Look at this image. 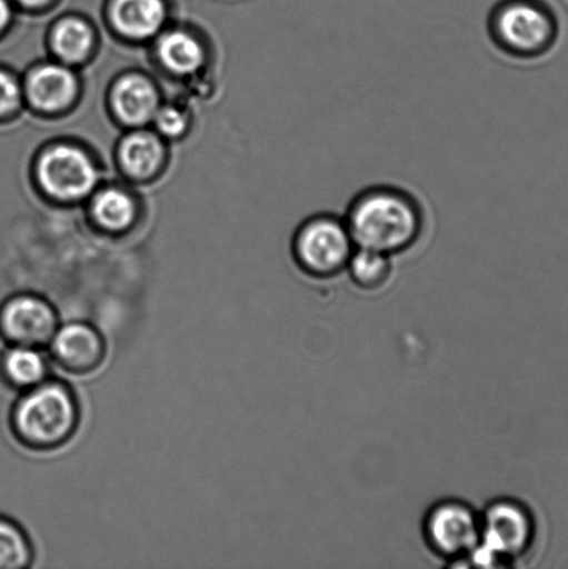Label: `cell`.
<instances>
[{
    "mask_svg": "<svg viewBox=\"0 0 568 569\" xmlns=\"http://www.w3.org/2000/svg\"><path fill=\"white\" fill-rule=\"evenodd\" d=\"M13 20V2L0 0V37L3 36Z\"/></svg>",
    "mask_w": 568,
    "mask_h": 569,
    "instance_id": "obj_22",
    "label": "cell"
},
{
    "mask_svg": "<svg viewBox=\"0 0 568 569\" xmlns=\"http://www.w3.org/2000/svg\"><path fill=\"white\" fill-rule=\"evenodd\" d=\"M153 121L158 130L167 137L181 136L187 128V116L180 109L172 108V106L159 108Z\"/></svg>",
    "mask_w": 568,
    "mask_h": 569,
    "instance_id": "obj_21",
    "label": "cell"
},
{
    "mask_svg": "<svg viewBox=\"0 0 568 569\" xmlns=\"http://www.w3.org/2000/svg\"><path fill=\"white\" fill-rule=\"evenodd\" d=\"M81 423V405L70 383L50 377L20 393L10 411V431L17 443L36 453L69 445Z\"/></svg>",
    "mask_w": 568,
    "mask_h": 569,
    "instance_id": "obj_2",
    "label": "cell"
},
{
    "mask_svg": "<svg viewBox=\"0 0 568 569\" xmlns=\"http://www.w3.org/2000/svg\"><path fill=\"white\" fill-rule=\"evenodd\" d=\"M92 213L106 230L122 231L136 219V203L121 189L108 188L93 199Z\"/></svg>",
    "mask_w": 568,
    "mask_h": 569,
    "instance_id": "obj_19",
    "label": "cell"
},
{
    "mask_svg": "<svg viewBox=\"0 0 568 569\" xmlns=\"http://www.w3.org/2000/svg\"><path fill=\"white\" fill-rule=\"evenodd\" d=\"M158 54L161 63L176 74L191 76L203 64L202 44L191 33L171 31L160 38Z\"/></svg>",
    "mask_w": 568,
    "mask_h": 569,
    "instance_id": "obj_15",
    "label": "cell"
},
{
    "mask_svg": "<svg viewBox=\"0 0 568 569\" xmlns=\"http://www.w3.org/2000/svg\"><path fill=\"white\" fill-rule=\"evenodd\" d=\"M22 89L10 71L0 67V121L10 119L20 109Z\"/></svg>",
    "mask_w": 568,
    "mask_h": 569,
    "instance_id": "obj_20",
    "label": "cell"
},
{
    "mask_svg": "<svg viewBox=\"0 0 568 569\" xmlns=\"http://www.w3.org/2000/svg\"><path fill=\"white\" fill-rule=\"evenodd\" d=\"M114 113L128 126H142L155 119L160 108L159 93L152 82L141 76H127L111 91Z\"/></svg>",
    "mask_w": 568,
    "mask_h": 569,
    "instance_id": "obj_12",
    "label": "cell"
},
{
    "mask_svg": "<svg viewBox=\"0 0 568 569\" xmlns=\"http://www.w3.org/2000/svg\"><path fill=\"white\" fill-rule=\"evenodd\" d=\"M480 516V545L467 557V562L476 567L511 566L531 549L537 532L536 520L520 500L495 499Z\"/></svg>",
    "mask_w": 568,
    "mask_h": 569,
    "instance_id": "obj_3",
    "label": "cell"
},
{
    "mask_svg": "<svg viewBox=\"0 0 568 569\" xmlns=\"http://www.w3.org/2000/svg\"><path fill=\"white\" fill-rule=\"evenodd\" d=\"M42 188L59 200L86 198L99 181L97 166L80 148L58 144L47 150L38 163Z\"/></svg>",
    "mask_w": 568,
    "mask_h": 569,
    "instance_id": "obj_8",
    "label": "cell"
},
{
    "mask_svg": "<svg viewBox=\"0 0 568 569\" xmlns=\"http://www.w3.org/2000/svg\"><path fill=\"white\" fill-rule=\"evenodd\" d=\"M26 97L33 108L54 113L67 108L77 94V78L67 67L44 64L30 72Z\"/></svg>",
    "mask_w": 568,
    "mask_h": 569,
    "instance_id": "obj_10",
    "label": "cell"
},
{
    "mask_svg": "<svg viewBox=\"0 0 568 569\" xmlns=\"http://www.w3.org/2000/svg\"><path fill=\"white\" fill-rule=\"evenodd\" d=\"M350 280L365 290L380 289L392 274V256L356 247L347 264Z\"/></svg>",
    "mask_w": 568,
    "mask_h": 569,
    "instance_id": "obj_16",
    "label": "cell"
},
{
    "mask_svg": "<svg viewBox=\"0 0 568 569\" xmlns=\"http://www.w3.org/2000/svg\"><path fill=\"white\" fill-rule=\"evenodd\" d=\"M50 378V357L43 349L9 345L0 355V379L22 393Z\"/></svg>",
    "mask_w": 568,
    "mask_h": 569,
    "instance_id": "obj_11",
    "label": "cell"
},
{
    "mask_svg": "<svg viewBox=\"0 0 568 569\" xmlns=\"http://www.w3.org/2000/svg\"><path fill=\"white\" fill-rule=\"evenodd\" d=\"M356 248L343 217L310 216L295 231L292 254L299 269L310 277L331 278L347 269Z\"/></svg>",
    "mask_w": 568,
    "mask_h": 569,
    "instance_id": "obj_5",
    "label": "cell"
},
{
    "mask_svg": "<svg viewBox=\"0 0 568 569\" xmlns=\"http://www.w3.org/2000/svg\"><path fill=\"white\" fill-rule=\"evenodd\" d=\"M122 169L133 178L152 176L163 160V147L150 132H133L122 139L119 148Z\"/></svg>",
    "mask_w": 568,
    "mask_h": 569,
    "instance_id": "obj_14",
    "label": "cell"
},
{
    "mask_svg": "<svg viewBox=\"0 0 568 569\" xmlns=\"http://www.w3.org/2000/svg\"><path fill=\"white\" fill-rule=\"evenodd\" d=\"M422 537L432 553L458 565L480 545V512L464 500L437 501L422 520Z\"/></svg>",
    "mask_w": 568,
    "mask_h": 569,
    "instance_id": "obj_6",
    "label": "cell"
},
{
    "mask_svg": "<svg viewBox=\"0 0 568 569\" xmlns=\"http://www.w3.org/2000/svg\"><path fill=\"white\" fill-rule=\"evenodd\" d=\"M60 326L49 300L33 293H17L0 305V337L8 345L48 348Z\"/></svg>",
    "mask_w": 568,
    "mask_h": 569,
    "instance_id": "obj_7",
    "label": "cell"
},
{
    "mask_svg": "<svg viewBox=\"0 0 568 569\" xmlns=\"http://www.w3.org/2000/svg\"><path fill=\"white\" fill-rule=\"evenodd\" d=\"M343 219L356 247L392 258L413 248L426 226L419 199L393 186H372L355 194Z\"/></svg>",
    "mask_w": 568,
    "mask_h": 569,
    "instance_id": "obj_1",
    "label": "cell"
},
{
    "mask_svg": "<svg viewBox=\"0 0 568 569\" xmlns=\"http://www.w3.org/2000/svg\"><path fill=\"white\" fill-rule=\"evenodd\" d=\"M109 14L122 36L147 39L163 27L167 4L166 0H110Z\"/></svg>",
    "mask_w": 568,
    "mask_h": 569,
    "instance_id": "obj_13",
    "label": "cell"
},
{
    "mask_svg": "<svg viewBox=\"0 0 568 569\" xmlns=\"http://www.w3.org/2000/svg\"><path fill=\"white\" fill-rule=\"evenodd\" d=\"M487 30L495 47L509 58L534 59L552 44L556 26L539 0H499L489 11Z\"/></svg>",
    "mask_w": 568,
    "mask_h": 569,
    "instance_id": "obj_4",
    "label": "cell"
},
{
    "mask_svg": "<svg viewBox=\"0 0 568 569\" xmlns=\"http://www.w3.org/2000/svg\"><path fill=\"white\" fill-rule=\"evenodd\" d=\"M50 361L71 376H89L103 366L108 345L92 323L74 321L59 326L48 346Z\"/></svg>",
    "mask_w": 568,
    "mask_h": 569,
    "instance_id": "obj_9",
    "label": "cell"
},
{
    "mask_svg": "<svg viewBox=\"0 0 568 569\" xmlns=\"http://www.w3.org/2000/svg\"><path fill=\"white\" fill-rule=\"evenodd\" d=\"M50 42L58 58L67 63H78L91 52L93 32L83 20L66 19L54 27Z\"/></svg>",
    "mask_w": 568,
    "mask_h": 569,
    "instance_id": "obj_17",
    "label": "cell"
},
{
    "mask_svg": "<svg viewBox=\"0 0 568 569\" xmlns=\"http://www.w3.org/2000/svg\"><path fill=\"white\" fill-rule=\"evenodd\" d=\"M36 561V549L20 523L0 516V569H27Z\"/></svg>",
    "mask_w": 568,
    "mask_h": 569,
    "instance_id": "obj_18",
    "label": "cell"
},
{
    "mask_svg": "<svg viewBox=\"0 0 568 569\" xmlns=\"http://www.w3.org/2000/svg\"><path fill=\"white\" fill-rule=\"evenodd\" d=\"M11 2L21 4L22 8L27 9H38L42 8V6L52 2V0H11Z\"/></svg>",
    "mask_w": 568,
    "mask_h": 569,
    "instance_id": "obj_23",
    "label": "cell"
}]
</instances>
